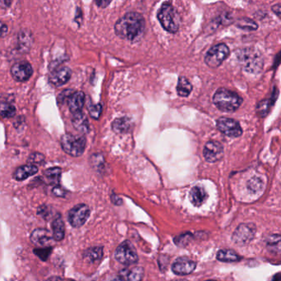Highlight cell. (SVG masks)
I'll use <instances>...</instances> for the list:
<instances>
[{
  "label": "cell",
  "instance_id": "cell-13",
  "mask_svg": "<svg viewBox=\"0 0 281 281\" xmlns=\"http://www.w3.org/2000/svg\"><path fill=\"white\" fill-rule=\"evenodd\" d=\"M196 263L190 258H179L174 262L172 271L176 275H186L191 274L196 268Z\"/></svg>",
  "mask_w": 281,
  "mask_h": 281
},
{
  "label": "cell",
  "instance_id": "cell-33",
  "mask_svg": "<svg viewBox=\"0 0 281 281\" xmlns=\"http://www.w3.org/2000/svg\"><path fill=\"white\" fill-rule=\"evenodd\" d=\"M102 112V106L100 104H93L89 107V113L94 120H99Z\"/></svg>",
  "mask_w": 281,
  "mask_h": 281
},
{
  "label": "cell",
  "instance_id": "cell-11",
  "mask_svg": "<svg viewBox=\"0 0 281 281\" xmlns=\"http://www.w3.org/2000/svg\"><path fill=\"white\" fill-rule=\"evenodd\" d=\"M224 156V147L216 140H209L205 145L203 156L210 163H215L221 160Z\"/></svg>",
  "mask_w": 281,
  "mask_h": 281
},
{
  "label": "cell",
  "instance_id": "cell-28",
  "mask_svg": "<svg viewBox=\"0 0 281 281\" xmlns=\"http://www.w3.org/2000/svg\"><path fill=\"white\" fill-rule=\"evenodd\" d=\"M62 174V170L59 167L48 168L45 171V177L49 179V181L57 185L60 182V177Z\"/></svg>",
  "mask_w": 281,
  "mask_h": 281
},
{
  "label": "cell",
  "instance_id": "cell-36",
  "mask_svg": "<svg viewBox=\"0 0 281 281\" xmlns=\"http://www.w3.org/2000/svg\"><path fill=\"white\" fill-rule=\"evenodd\" d=\"M74 92L73 90H65L62 93H60V96L58 97V100L60 103H64L65 101H68V98L70 97L71 95Z\"/></svg>",
  "mask_w": 281,
  "mask_h": 281
},
{
  "label": "cell",
  "instance_id": "cell-15",
  "mask_svg": "<svg viewBox=\"0 0 281 281\" xmlns=\"http://www.w3.org/2000/svg\"><path fill=\"white\" fill-rule=\"evenodd\" d=\"M71 76L72 71L70 68L68 67H62L52 72L49 76V81L54 87H61L65 85L70 80Z\"/></svg>",
  "mask_w": 281,
  "mask_h": 281
},
{
  "label": "cell",
  "instance_id": "cell-17",
  "mask_svg": "<svg viewBox=\"0 0 281 281\" xmlns=\"http://www.w3.org/2000/svg\"><path fill=\"white\" fill-rule=\"evenodd\" d=\"M207 198H208L207 192L203 187L196 186V187H192L190 191L189 200L195 207H201L202 205L204 204L206 201L207 200Z\"/></svg>",
  "mask_w": 281,
  "mask_h": 281
},
{
  "label": "cell",
  "instance_id": "cell-25",
  "mask_svg": "<svg viewBox=\"0 0 281 281\" xmlns=\"http://www.w3.org/2000/svg\"><path fill=\"white\" fill-rule=\"evenodd\" d=\"M192 86L185 77L179 78L177 85L178 95L181 97H187L192 92Z\"/></svg>",
  "mask_w": 281,
  "mask_h": 281
},
{
  "label": "cell",
  "instance_id": "cell-8",
  "mask_svg": "<svg viewBox=\"0 0 281 281\" xmlns=\"http://www.w3.org/2000/svg\"><path fill=\"white\" fill-rule=\"evenodd\" d=\"M256 235V226L254 224H241L233 234L232 240L235 244L243 246L254 240Z\"/></svg>",
  "mask_w": 281,
  "mask_h": 281
},
{
  "label": "cell",
  "instance_id": "cell-38",
  "mask_svg": "<svg viewBox=\"0 0 281 281\" xmlns=\"http://www.w3.org/2000/svg\"><path fill=\"white\" fill-rule=\"evenodd\" d=\"M113 0H95L96 5L101 9H105L110 5Z\"/></svg>",
  "mask_w": 281,
  "mask_h": 281
},
{
  "label": "cell",
  "instance_id": "cell-3",
  "mask_svg": "<svg viewBox=\"0 0 281 281\" xmlns=\"http://www.w3.org/2000/svg\"><path fill=\"white\" fill-rule=\"evenodd\" d=\"M157 18L162 27L166 32L175 34L179 29V16L170 3H164L158 11Z\"/></svg>",
  "mask_w": 281,
  "mask_h": 281
},
{
  "label": "cell",
  "instance_id": "cell-26",
  "mask_svg": "<svg viewBox=\"0 0 281 281\" xmlns=\"http://www.w3.org/2000/svg\"><path fill=\"white\" fill-rule=\"evenodd\" d=\"M236 26L241 30L247 31V32H251V31L258 30V25L255 21L247 17H243L237 20Z\"/></svg>",
  "mask_w": 281,
  "mask_h": 281
},
{
  "label": "cell",
  "instance_id": "cell-7",
  "mask_svg": "<svg viewBox=\"0 0 281 281\" xmlns=\"http://www.w3.org/2000/svg\"><path fill=\"white\" fill-rule=\"evenodd\" d=\"M115 259L124 266H131L138 261V255L134 246L129 241H124V243L117 247L115 252Z\"/></svg>",
  "mask_w": 281,
  "mask_h": 281
},
{
  "label": "cell",
  "instance_id": "cell-18",
  "mask_svg": "<svg viewBox=\"0 0 281 281\" xmlns=\"http://www.w3.org/2000/svg\"><path fill=\"white\" fill-rule=\"evenodd\" d=\"M132 126H133V124L129 118H119V119L114 120L112 123V129L116 133L124 134V133H128L132 130Z\"/></svg>",
  "mask_w": 281,
  "mask_h": 281
},
{
  "label": "cell",
  "instance_id": "cell-21",
  "mask_svg": "<svg viewBox=\"0 0 281 281\" xmlns=\"http://www.w3.org/2000/svg\"><path fill=\"white\" fill-rule=\"evenodd\" d=\"M120 276L126 281H142L144 276V270L138 266L132 269H125L120 272Z\"/></svg>",
  "mask_w": 281,
  "mask_h": 281
},
{
  "label": "cell",
  "instance_id": "cell-23",
  "mask_svg": "<svg viewBox=\"0 0 281 281\" xmlns=\"http://www.w3.org/2000/svg\"><path fill=\"white\" fill-rule=\"evenodd\" d=\"M266 247L271 254L281 255V235L271 234L266 240Z\"/></svg>",
  "mask_w": 281,
  "mask_h": 281
},
{
  "label": "cell",
  "instance_id": "cell-45",
  "mask_svg": "<svg viewBox=\"0 0 281 281\" xmlns=\"http://www.w3.org/2000/svg\"><path fill=\"white\" fill-rule=\"evenodd\" d=\"M112 281H126L125 279L123 278L122 276H118L115 278V279H114Z\"/></svg>",
  "mask_w": 281,
  "mask_h": 281
},
{
  "label": "cell",
  "instance_id": "cell-19",
  "mask_svg": "<svg viewBox=\"0 0 281 281\" xmlns=\"http://www.w3.org/2000/svg\"><path fill=\"white\" fill-rule=\"evenodd\" d=\"M38 172V168L35 164H26L21 165L13 173V179L17 181H22Z\"/></svg>",
  "mask_w": 281,
  "mask_h": 281
},
{
  "label": "cell",
  "instance_id": "cell-37",
  "mask_svg": "<svg viewBox=\"0 0 281 281\" xmlns=\"http://www.w3.org/2000/svg\"><path fill=\"white\" fill-rule=\"evenodd\" d=\"M52 194L58 198H64L66 196V191L59 185H55L52 188Z\"/></svg>",
  "mask_w": 281,
  "mask_h": 281
},
{
  "label": "cell",
  "instance_id": "cell-20",
  "mask_svg": "<svg viewBox=\"0 0 281 281\" xmlns=\"http://www.w3.org/2000/svg\"><path fill=\"white\" fill-rule=\"evenodd\" d=\"M72 124L76 130L81 133H88L89 132V123L85 114L78 112L73 115Z\"/></svg>",
  "mask_w": 281,
  "mask_h": 281
},
{
  "label": "cell",
  "instance_id": "cell-32",
  "mask_svg": "<svg viewBox=\"0 0 281 281\" xmlns=\"http://www.w3.org/2000/svg\"><path fill=\"white\" fill-rule=\"evenodd\" d=\"M247 187L252 192H258L262 188V182L260 179L258 178L254 177L252 179H250L248 183H247Z\"/></svg>",
  "mask_w": 281,
  "mask_h": 281
},
{
  "label": "cell",
  "instance_id": "cell-31",
  "mask_svg": "<svg viewBox=\"0 0 281 281\" xmlns=\"http://www.w3.org/2000/svg\"><path fill=\"white\" fill-rule=\"evenodd\" d=\"M192 239V234L186 233V234H181V235L176 237L175 239V242L178 246L183 247V246H186L187 243H189Z\"/></svg>",
  "mask_w": 281,
  "mask_h": 281
},
{
  "label": "cell",
  "instance_id": "cell-10",
  "mask_svg": "<svg viewBox=\"0 0 281 281\" xmlns=\"http://www.w3.org/2000/svg\"><path fill=\"white\" fill-rule=\"evenodd\" d=\"M219 132L230 137H239L243 134V130L239 122L230 118H219L216 122Z\"/></svg>",
  "mask_w": 281,
  "mask_h": 281
},
{
  "label": "cell",
  "instance_id": "cell-24",
  "mask_svg": "<svg viewBox=\"0 0 281 281\" xmlns=\"http://www.w3.org/2000/svg\"><path fill=\"white\" fill-rule=\"evenodd\" d=\"M216 258H217V260L223 262H239L242 259V258L237 254L236 251L231 249L219 250L216 255Z\"/></svg>",
  "mask_w": 281,
  "mask_h": 281
},
{
  "label": "cell",
  "instance_id": "cell-34",
  "mask_svg": "<svg viewBox=\"0 0 281 281\" xmlns=\"http://www.w3.org/2000/svg\"><path fill=\"white\" fill-rule=\"evenodd\" d=\"M34 252L38 256L39 258H41V260L46 261L49 258V254L51 252V248L48 247L38 248V249L35 250Z\"/></svg>",
  "mask_w": 281,
  "mask_h": 281
},
{
  "label": "cell",
  "instance_id": "cell-48",
  "mask_svg": "<svg viewBox=\"0 0 281 281\" xmlns=\"http://www.w3.org/2000/svg\"><path fill=\"white\" fill-rule=\"evenodd\" d=\"M71 281H74V280H71Z\"/></svg>",
  "mask_w": 281,
  "mask_h": 281
},
{
  "label": "cell",
  "instance_id": "cell-14",
  "mask_svg": "<svg viewBox=\"0 0 281 281\" xmlns=\"http://www.w3.org/2000/svg\"><path fill=\"white\" fill-rule=\"evenodd\" d=\"M53 239V234L45 229H37L31 235L32 243L41 247H49Z\"/></svg>",
  "mask_w": 281,
  "mask_h": 281
},
{
  "label": "cell",
  "instance_id": "cell-30",
  "mask_svg": "<svg viewBox=\"0 0 281 281\" xmlns=\"http://www.w3.org/2000/svg\"><path fill=\"white\" fill-rule=\"evenodd\" d=\"M18 44H19L20 49L23 51L28 50L30 49L31 45H32L30 36H28L26 32H21V33L18 35Z\"/></svg>",
  "mask_w": 281,
  "mask_h": 281
},
{
  "label": "cell",
  "instance_id": "cell-40",
  "mask_svg": "<svg viewBox=\"0 0 281 281\" xmlns=\"http://www.w3.org/2000/svg\"><path fill=\"white\" fill-rule=\"evenodd\" d=\"M7 33H8V26L0 21V38L5 37Z\"/></svg>",
  "mask_w": 281,
  "mask_h": 281
},
{
  "label": "cell",
  "instance_id": "cell-5",
  "mask_svg": "<svg viewBox=\"0 0 281 281\" xmlns=\"http://www.w3.org/2000/svg\"><path fill=\"white\" fill-rule=\"evenodd\" d=\"M87 140L83 136L64 134L61 138V147L69 156L77 157L83 154Z\"/></svg>",
  "mask_w": 281,
  "mask_h": 281
},
{
  "label": "cell",
  "instance_id": "cell-42",
  "mask_svg": "<svg viewBox=\"0 0 281 281\" xmlns=\"http://www.w3.org/2000/svg\"><path fill=\"white\" fill-rule=\"evenodd\" d=\"M111 199H112V203L115 205H117V206H120L122 204V199L121 198H119L117 195L113 194L112 196H111Z\"/></svg>",
  "mask_w": 281,
  "mask_h": 281
},
{
  "label": "cell",
  "instance_id": "cell-46",
  "mask_svg": "<svg viewBox=\"0 0 281 281\" xmlns=\"http://www.w3.org/2000/svg\"><path fill=\"white\" fill-rule=\"evenodd\" d=\"M172 281H187V280H186V279H175V280H172Z\"/></svg>",
  "mask_w": 281,
  "mask_h": 281
},
{
  "label": "cell",
  "instance_id": "cell-41",
  "mask_svg": "<svg viewBox=\"0 0 281 281\" xmlns=\"http://www.w3.org/2000/svg\"><path fill=\"white\" fill-rule=\"evenodd\" d=\"M11 5H12V0H0V8L1 9H9Z\"/></svg>",
  "mask_w": 281,
  "mask_h": 281
},
{
  "label": "cell",
  "instance_id": "cell-6",
  "mask_svg": "<svg viewBox=\"0 0 281 281\" xmlns=\"http://www.w3.org/2000/svg\"><path fill=\"white\" fill-rule=\"evenodd\" d=\"M230 53V49L226 44H217L209 49L205 56V63L210 68H218L229 57Z\"/></svg>",
  "mask_w": 281,
  "mask_h": 281
},
{
  "label": "cell",
  "instance_id": "cell-39",
  "mask_svg": "<svg viewBox=\"0 0 281 281\" xmlns=\"http://www.w3.org/2000/svg\"><path fill=\"white\" fill-rule=\"evenodd\" d=\"M271 10H272L273 13H275L277 17L281 19V4L273 5L271 7Z\"/></svg>",
  "mask_w": 281,
  "mask_h": 281
},
{
  "label": "cell",
  "instance_id": "cell-1",
  "mask_svg": "<svg viewBox=\"0 0 281 281\" xmlns=\"http://www.w3.org/2000/svg\"><path fill=\"white\" fill-rule=\"evenodd\" d=\"M146 21L140 13L130 12L126 13L115 23V32L117 37L131 42H136L145 33Z\"/></svg>",
  "mask_w": 281,
  "mask_h": 281
},
{
  "label": "cell",
  "instance_id": "cell-12",
  "mask_svg": "<svg viewBox=\"0 0 281 281\" xmlns=\"http://www.w3.org/2000/svg\"><path fill=\"white\" fill-rule=\"evenodd\" d=\"M33 73L32 65L26 61H20L13 64L11 68V74L17 81L23 82L31 78Z\"/></svg>",
  "mask_w": 281,
  "mask_h": 281
},
{
  "label": "cell",
  "instance_id": "cell-29",
  "mask_svg": "<svg viewBox=\"0 0 281 281\" xmlns=\"http://www.w3.org/2000/svg\"><path fill=\"white\" fill-rule=\"evenodd\" d=\"M16 115L15 107L8 102L0 103V116L3 118H12Z\"/></svg>",
  "mask_w": 281,
  "mask_h": 281
},
{
  "label": "cell",
  "instance_id": "cell-47",
  "mask_svg": "<svg viewBox=\"0 0 281 281\" xmlns=\"http://www.w3.org/2000/svg\"><path fill=\"white\" fill-rule=\"evenodd\" d=\"M207 281H216V280H212V279H210V280H207Z\"/></svg>",
  "mask_w": 281,
  "mask_h": 281
},
{
  "label": "cell",
  "instance_id": "cell-43",
  "mask_svg": "<svg viewBox=\"0 0 281 281\" xmlns=\"http://www.w3.org/2000/svg\"><path fill=\"white\" fill-rule=\"evenodd\" d=\"M78 20H80V22H81V21H82V12L80 10L79 8H77V16L75 17V21L78 22Z\"/></svg>",
  "mask_w": 281,
  "mask_h": 281
},
{
  "label": "cell",
  "instance_id": "cell-9",
  "mask_svg": "<svg viewBox=\"0 0 281 281\" xmlns=\"http://www.w3.org/2000/svg\"><path fill=\"white\" fill-rule=\"evenodd\" d=\"M90 213L91 211L88 205H77L68 212V221L74 228H80L88 220Z\"/></svg>",
  "mask_w": 281,
  "mask_h": 281
},
{
  "label": "cell",
  "instance_id": "cell-22",
  "mask_svg": "<svg viewBox=\"0 0 281 281\" xmlns=\"http://www.w3.org/2000/svg\"><path fill=\"white\" fill-rule=\"evenodd\" d=\"M52 230H53V239L56 241H61L64 238L65 234V226L64 220L60 215H58L52 222Z\"/></svg>",
  "mask_w": 281,
  "mask_h": 281
},
{
  "label": "cell",
  "instance_id": "cell-2",
  "mask_svg": "<svg viewBox=\"0 0 281 281\" xmlns=\"http://www.w3.org/2000/svg\"><path fill=\"white\" fill-rule=\"evenodd\" d=\"M213 102L219 110L230 113L239 109L243 103V99L232 91L219 88L214 95Z\"/></svg>",
  "mask_w": 281,
  "mask_h": 281
},
{
  "label": "cell",
  "instance_id": "cell-27",
  "mask_svg": "<svg viewBox=\"0 0 281 281\" xmlns=\"http://www.w3.org/2000/svg\"><path fill=\"white\" fill-rule=\"evenodd\" d=\"M103 249L102 247H94L88 248L84 254V257L88 259L89 262H95L100 260L102 258Z\"/></svg>",
  "mask_w": 281,
  "mask_h": 281
},
{
  "label": "cell",
  "instance_id": "cell-4",
  "mask_svg": "<svg viewBox=\"0 0 281 281\" xmlns=\"http://www.w3.org/2000/svg\"><path fill=\"white\" fill-rule=\"evenodd\" d=\"M237 58L245 70L249 73H258L263 67L262 58L252 49H240L237 52Z\"/></svg>",
  "mask_w": 281,
  "mask_h": 281
},
{
  "label": "cell",
  "instance_id": "cell-35",
  "mask_svg": "<svg viewBox=\"0 0 281 281\" xmlns=\"http://www.w3.org/2000/svg\"><path fill=\"white\" fill-rule=\"evenodd\" d=\"M45 160V156L41 153H33L29 157V162L33 164H41Z\"/></svg>",
  "mask_w": 281,
  "mask_h": 281
},
{
  "label": "cell",
  "instance_id": "cell-16",
  "mask_svg": "<svg viewBox=\"0 0 281 281\" xmlns=\"http://www.w3.org/2000/svg\"><path fill=\"white\" fill-rule=\"evenodd\" d=\"M68 108L73 115L81 112L85 104V94L82 92H74L68 98Z\"/></svg>",
  "mask_w": 281,
  "mask_h": 281
},
{
  "label": "cell",
  "instance_id": "cell-44",
  "mask_svg": "<svg viewBox=\"0 0 281 281\" xmlns=\"http://www.w3.org/2000/svg\"><path fill=\"white\" fill-rule=\"evenodd\" d=\"M45 281H62V279H60V277H52Z\"/></svg>",
  "mask_w": 281,
  "mask_h": 281
}]
</instances>
